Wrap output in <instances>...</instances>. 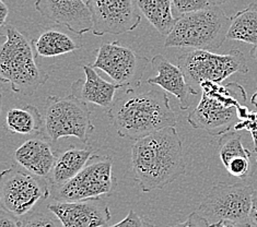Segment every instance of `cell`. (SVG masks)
<instances>
[{
  "label": "cell",
  "mask_w": 257,
  "mask_h": 227,
  "mask_svg": "<svg viewBox=\"0 0 257 227\" xmlns=\"http://www.w3.org/2000/svg\"><path fill=\"white\" fill-rule=\"evenodd\" d=\"M140 88L119 90L107 110L118 136L134 141L176 126L175 113L165 91L156 85L147 90Z\"/></svg>",
  "instance_id": "6da1fadb"
},
{
  "label": "cell",
  "mask_w": 257,
  "mask_h": 227,
  "mask_svg": "<svg viewBox=\"0 0 257 227\" xmlns=\"http://www.w3.org/2000/svg\"><path fill=\"white\" fill-rule=\"evenodd\" d=\"M132 168L135 181L143 192L163 189L185 175L183 144L176 128H165L135 141Z\"/></svg>",
  "instance_id": "7a4b0ae2"
},
{
  "label": "cell",
  "mask_w": 257,
  "mask_h": 227,
  "mask_svg": "<svg viewBox=\"0 0 257 227\" xmlns=\"http://www.w3.org/2000/svg\"><path fill=\"white\" fill-rule=\"evenodd\" d=\"M199 87L203 95L198 105L187 116L188 124L193 128L220 137L248 117L250 110L245 105L246 92L242 85L205 81Z\"/></svg>",
  "instance_id": "3957f363"
},
{
  "label": "cell",
  "mask_w": 257,
  "mask_h": 227,
  "mask_svg": "<svg viewBox=\"0 0 257 227\" xmlns=\"http://www.w3.org/2000/svg\"><path fill=\"white\" fill-rule=\"evenodd\" d=\"M6 41L0 50V79L15 93L32 96L50 76L39 68L32 43L14 26H5Z\"/></svg>",
  "instance_id": "277c9868"
},
{
  "label": "cell",
  "mask_w": 257,
  "mask_h": 227,
  "mask_svg": "<svg viewBox=\"0 0 257 227\" xmlns=\"http://www.w3.org/2000/svg\"><path fill=\"white\" fill-rule=\"evenodd\" d=\"M232 18L218 6L176 17L171 33L165 38V47L213 51L228 40Z\"/></svg>",
  "instance_id": "5b68a950"
},
{
  "label": "cell",
  "mask_w": 257,
  "mask_h": 227,
  "mask_svg": "<svg viewBox=\"0 0 257 227\" xmlns=\"http://www.w3.org/2000/svg\"><path fill=\"white\" fill-rule=\"evenodd\" d=\"M43 118L46 136L53 141L75 137L88 144L90 134L94 131L88 104L71 94L48 96Z\"/></svg>",
  "instance_id": "8992f818"
},
{
  "label": "cell",
  "mask_w": 257,
  "mask_h": 227,
  "mask_svg": "<svg viewBox=\"0 0 257 227\" xmlns=\"http://www.w3.org/2000/svg\"><path fill=\"white\" fill-rule=\"evenodd\" d=\"M254 190L244 181L219 182L209 190L196 212L209 225L224 222L248 223Z\"/></svg>",
  "instance_id": "52a82bcc"
},
{
  "label": "cell",
  "mask_w": 257,
  "mask_h": 227,
  "mask_svg": "<svg viewBox=\"0 0 257 227\" xmlns=\"http://www.w3.org/2000/svg\"><path fill=\"white\" fill-rule=\"evenodd\" d=\"M52 195L48 180L34 176L17 165L6 168L0 177L2 208L17 217H23L34 210L41 200Z\"/></svg>",
  "instance_id": "ba28073f"
},
{
  "label": "cell",
  "mask_w": 257,
  "mask_h": 227,
  "mask_svg": "<svg viewBox=\"0 0 257 227\" xmlns=\"http://www.w3.org/2000/svg\"><path fill=\"white\" fill-rule=\"evenodd\" d=\"M117 188L113 175V159L94 155L80 173L64 186L52 189L56 202H77L109 197Z\"/></svg>",
  "instance_id": "9c48e42d"
},
{
  "label": "cell",
  "mask_w": 257,
  "mask_h": 227,
  "mask_svg": "<svg viewBox=\"0 0 257 227\" xmlns=\"http://www.w3.org/2000/svg\"><path fill=\"white\" fill-rule=\"evenodd\" d=\"M177 66L194 88L205 81L221 83L236 72H248L245 56L238 50L222 55L194 50L181 55Z\"/></svg>",
  "instance_id": "30bf717a"
},
{
  "label": "cell",
  "mask_w": 257,
  "mask_h": 227,
  "mask_svg": "<svg viewBox=\"0 0 257 227\" xmlns=\"http://www.w3.org/2000/svg\"><path fill=\"white\" fill-rule=\"evenodd\" d=\"M148 64V58L120 45L118 42H112L103 43L97 48L95 61L91 66L105 72L114 83L123 89H137L142 87Z\"/></svg>",
  "instance_id": "8fae6325"
},
{
  "label": "cell",
  "mask_w": 257,
  "mask_h": 227,
  "mask_svg": "<svg viewBox=\"0 0 257 227\" xmlns=\"http://www.w3.org/2000/svg\"><path fill=\"white\" fill-rule=\"evenodd\" d=\"M95 36L124 34L137 29L142 16L135 0H87Z\"/></svg>",
  "instance_id": "7c38bea8"
},
{
  "label": "cell",
  "mask_w": 257,
  "mask_h": 227,
  "mask_svg": "<svg viewBox=\"0 0 257 227\" xmlns=\"http://www.w3.org/2000/svg\"><path fill=\"white\" fill-rule=\"evenodd\" d=\"M34 7L42 17L76 35L81 36L93 29L92 16L84 0H36Z\"/></svg>",
  "instance_id": "4fadbf2b"
},
{
  "label": "cell",
  "mask_w": 257,
  "mask_h": 227,
  "mask_svg": "<svg viewBox=\"0 0 257 227\" xmlns=\"http://www.w3.org/2000/svg\"><path fill=\"white\" fill-rule=\"evenodd\" d=\"M47 207L56 215L64 227H104L112 218L109 206L103 199L77 202H53Z\"/></svg>",
  "instance_id": "5bb4252c"
},
{
  "label": "cell",
  "mask_w": 257,
  "mask_h": 227,
  "mask_svg": "<svg viewBox=\"0 0 257 227\" xmlns=\"http://www.w3.org/2000/svg\"><path fill=\"white\" fill-rule=\"evenodd\" d=\"M152 68L157 72L156 77L149 78L146 83L160 87L165 92L173 94L180 102V108L186 110L192 106L198 91L187 81L179 66H175L162 55H157L151 60Z\"/></svg>",
  "instance_id": "9a60e30c"
},
{
  "label": "cell",
  "mask_w": 257,
  "mask_h": 227,
  "mask_svg": "<svg viewBox=\"0 0 257 227\" xmlns=\"http://www.w3.org/2000/svg\"><path fill=\"white\" fill-rule=\"evenodd\" d=\"M82 69L85 78L78 79L71 84V95L88 105L92 104L101 107H111L117 91L123 88L114 82L111 83L104 80L92 66L85 65Z\"/></svg>",
  "instance_id": "2e32d148"
},
{
  "label": "cell",
  "mask_w": 257,
  "mask_h": 227,
  "mask_svg": "<svg viewBox=\"0 0 257 227\" xmlns=\"http://www.w3.org/2000/svg\"><path fill=\"white\" fill-rule=\"evenodd\" d=\"M15 161L24 170L48 180L56 162L57 151L45 140L31 138L15 151Z\"/></svg>",
  "instance_id": "e0dca14e"
},
{
  "label": "cell",
  "mask_w": 257,
  "mask_h": 227,
  "mask_svg": "<svg viewBox=\"0 0 257 227\" xmlns=\"http://www.w3.org/2000/svg\"><path fill=\"white\" fill-rule=\"evenodd\" d=\"M94 155L95 150L90 145L85 148H77L72 145L62 152L57 151L56 162L48 179L51 190L62 187L75 178Z\"/></svg>",
  "instance_id": "ac0fdd59"
},
{
  "label": "cell",
  "mask_w": 257,
  "mask_h": 227,
  "mask_svg": "<svg viewBox=\"0 0 257 227\" xmlns=\"http://www.w3.org/2000/svg\"><path fill=\"white\" fill-rule=\"evenodd\" d=\"M5 126L10 133L33 138L42 136L45 132L44 118L40 110L30 104L9 109L6 116Z\"/></svg>",
  "instance_id": "d6986e66"
},
{
  "label": "cell",
  "mask_w": 257,
  "mask_h": 227,
  "mask_svg": "<svg viewBox=\"0 0 257 227\" xmlns=\"http://www.w3.org/2000/svg\"><path fill=\"white\" fill-rule=\"evenodd\" d=\"M147 20L164 38L171 33L176 22L173 15V0H135Z\"/></svg>",
  "instance_id": "ffe728a7"
},
{
  "label": "cell",
  "mask_w": 257,
  "mask_h": 227,
  "mask_svg": "<svg viewBox=\"0 0 257 227\" xmlns=\"http://www.w3.org/2000/svg\"><path fill=\"white\" fill-rule=\"evenodd\" d=\"M32 46L38 56L51 58L80 50L82 45L66 33L56 30H47L38 39L33 40Z\"/></svg>",
  "instance_id": "44dd1931"
},
{
  "label": "cell",
  "mask_w": 257,
  "mask_h": 227,
  "mask_svg": "<svg viewBox=\"0 0 257 227\" xmlns=\"http://www.w3.org/2000/svg\"><path fill=\"white\" fill-rule=\"evenodd\" d=\"M231 18L228 40L257 46V3L249 4Z\"/></svg>",
  "instance_id": "7402d4cb"
},
{
  "label": "cell",
  "mask_w": 257,
  "mask_h": 227,
  "mask_svg": "<svg viewBox=\"0 0 257 227\" xmlns=\"http://www.w3.org/2000/svg\"><path fill=\"white\" fill-rule=\"evenodd\" d=\"M242 136L237 131H229L219 138V156L223 166L237 157L252 158V152L242 143Z\"/></svg>",
  "instance_id": "603a6c76"
},
{
  "label": "cell",
  "mask_w": 257,
  "mask_h": 227,
  "mask_svg": "<svg viewBox=\"0 0 257 227\" xmlns=\"http://www.w3.org/2000/svg\"><path fill=\"white\" fill-rule=\"evenodd\" d=\"M20 219L21 227H64L59 218L48 207L44 210H33Z\"/></svg>",
  "instance_id": "cb8c5ba5"
},
{
  "label": "cell",
  "mask_w": 257,
  "mask_h": 227,
  "mask_svg": "<svg viewBox=\"0 0 257 227\" xmlns=\"http://www.w3.org/2000/svg\"><path fill=\"white\" fill-rule=\"evenodd\" d=\"M211 6L210 0H173V7L177 12V17L204 10Z\"/></svg>",
  "instance_id": "d4e9b609"
},
{
  "label": "cell",
  "mask_w": 257,
  "mask_h": 227,
  "mask_svg": "<svg viewBox=\"0 0 257 227\" xmlns=\"http://www.w3.org/2000/svg\"><path fill=\"white\" fill-rule=\"evenodd\" d=\"M224 167L231 176L245 180V178L248 176L250 170V159L245 157H237L230 161Z\"/></svg>",
  "instance_id": "484cf974"
},
{
  "label": "cell",
  "mask_w": 257,
  "mask_h": 227,
  "mask_svg": "<svg viewBox=\"0 0 257 227\" xmlns=\"http://www.w3.org/2000/svg\"><path fill=\"white\" fill-rule=\"evenodd\" d=\"M234 131L247 130L252 134L254 142V151L257 153V112H250L248 117L244 120H240L234 126Z\"/></svg>",
  "instance_id": "4316f807"
},
{
  "label": "cell",
  "mask_w": 257,
  "mask_h": 227,
  "mask_svg": "<svg viewBox=\"0 0 257 227\" xmlns=\"http://www.w3.org/2000/svg\"><path fill=\"white\" fill-rule=\"evenodd\" d=\"M104 227H155V225L147 222L144 217L139 216L136 212L131 210L130 213L127 214V216L123 220H120L119 223Z\"/></svg>",
  "instance_id": "83f0119b"
},
{
  "label": "cell",
  "mask_w": 257,
  "mask_h": 227,
  "mask_svg": "<svg viewBox=\"0 0 257 227\" xmlns=\"http://www.w3.org/2000/svg\"><path fill=\"white\" fill-rule=\"evenodd\" d=\"M174 227H209V223L204 217H201L197 212H194Z\"/></svg>",
  "instance_id": "f1b7e54d"
},
{
  "label": "cell",
  "mask_w": 257,
  "mask_h": 227,
  "mask_svg": "<svg viewBox=\"0 0 257 227\" xmlns=\"http://www.w3.org/2000/svg\"><path fill=\"white\" fill-rule=\"evenodd\" d=\"M21 219L5 210H0V227H21Z\"/></svg>",
  "instance_id": "f546056e"
},
{
  "label": "cell",
  "mask_w": 257,
  "mask_h": 227,
  "mask_svg": "<svg viewBox=\"0 0 257 227\" xmlns=\"http://www.w3.org/2000/svg\"><path fill=\"white\" fill-rule=\"evenodd\" d=\"M248 224L250 227H257V190H254L252 198V207L248 217Z\"/></svg>",
  "instance_id": "4dcf8cb0"
},
{
  "label": "cell",
  "mask_w": 257,
  "mask_h": 227,
  "mask_svg": "<svg viewBox=\"0 0 257 227\" xmlns=\"http://www.w3.org/2000/svg\"><path fill=\"white\" fill-rule=\"evenodd\" d=\"M9 15V9L4 0H0V27L4 28Z\"/></svg>",
  "instance_id": "1f68e13d"
},
{
  "label": "cell",
  "mask_w": 257,
  "mask_h": 227,
  "mask_svg": "<svg viewBox=\"0 0 257 227\" xmlns=\"http://www.w3.org/2000/svg\"><path fill=\"white\" fill-rule=\"evenodd\" d=\"M209 227H250L248 223H231V222H224V223H218L209 225Z\"/></svg>",
  "instance_id": "d6a6232c"
},
{
  "label": "cell",
  "mask_w": 257,
  "mask_h": 227,
  "mask_svg": "<svg viewBox=\"0 0 257 227\" xmlns=\"http://www.w3.org/2000/svg\"><path fill=\"white\" fill-rule=\"evenodd\" d=\"M229 0H210V3L212 4V6H221V5H223V4H225V3H228Z\"/></svg>",
  "instance_id": "836d02e7"
},
{
  "label": "cell",
  "mask_w": 257,
  "mask_h": 227,
  "mask_svg": "<svg viewBox=\"0 0 257 227\" xmlns=\"http://www.w3.org/2000/svg\"><path fill=\"white\" fill-rule=\"evenodd\" d=\"M250 57L257 60V46H254L252 50H250Z\"/></svg>",
  "instance_id": "e575fe53"
},
{
  "label": "cell",
  "mask_w": 257,
  "mask_h": 227,
  "mask_svg": "<svg viewBox=\"0 0 257 227\" xmlns=\"http://www.w3.org/2000/svg\"><path fill=\"white\" fill-rule=\"evenodd\" d=\"M250 103H252L254 106H256V107H257V90H256L255 93L253 94L252 99H250Z\"/></svg>",
  "instance_id": "d590c367"
},
{
  "label": "cell",
  "mask_w": 257,
  "mask_h": 227,
  "mask_svg": "<svg viewBox=\"0 0 257 227\" xmlns=\"http://www.w3.org/2000/svg\"><path fill=\"white\" fill-rule=\"evenodd\" d=\"M256 161H257V156H256Z\"/></svg>",
  "instance_id": "8d00e7d4"
}]
</instances>
